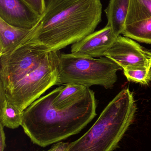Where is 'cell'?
<instances>
[{"mask_svg": "<svg viewBox=\"0 0 151 151\" xmlns=\"http://www.w3.org/2000/svg\"><path fill=\"white\" fill-rule=\"evenodd\" d=\"M121 68L107 58H99L59 54L58 65L59 85L74 83L90 88L100 85L113 88L117 82V72Z\"/></svg>", "mask_w": 151, "mask_h": 151, "instance_id": "cell-4", "label": "cell"}, {"mask_svg": "<svg viewBox=\"0 0 151 151\" xmlns=\"http://www.w3.org/2000/svg\"><path fill=\"white\" fill-rule=\"evenodd\" d=\"M130 0H110L105 10L107 25L111 28L114 35L118 37L122 34L126 26Z\"/></svg>", "mask_w": 151, "mask_h": 151, "instance_id": "cell-10", "label": "cell"}, {"mask_svg": "<svg viewBox=\"0 0 151 151\" xmlns=\"http://www.w3.org/2000/svg\"><path fill=\"white\" fill-rule=\"evenodd\" d=\"M151 18V0H130L126 26Z\"/></svg>", "mask_w": 151, "mask_h": 151, "instance_id": "cell-15", "label": "cell"}, {"mask_svg": "<svg viewBox=\"0 0 151 151\" xmlns=\"http://www.w3.org/2000/svg\"><path fill=\"white\" fill-rule=\"evenodd\" d=\"M49 151V150H48V151Z\"/></svg>", "mask_w": 151, "mask_h": 151, "instance_id": "cell-19", "label": "cell"}, {"mask_svg": "<svg viewBox=\"0 0 151 151\" xmlns=\"http://www.w3.org/2000/svg\"><path fill=\"white\" fill-rule=\"evenodd\" d=\"M124 73L129 81L142 85H148L151 81V69H127Z\"/></svg>", "mask_w": 151, "mask_h": 151, "instance_id": "cell-16", "label": "cell"}, {"mask_svg": "<svg viewBox=\"0 0 151 151\" xmlns=\"http://www.w3.org/2000/svg\"><path fill=\"white\" fill-rule=\"evenodd\" d=\"M117 38L111 27L106 25L103 29L92 33L72 44L71 53L77 56L103 57Z\"/></svg>", "mask_w": 151, "mask_h": 151, "instance_id": "cell-9", "label": "cell"}, {"mask_svg": "<svg viewBox=\"0 0 151 151\" xmlns=\"http://www.w3.org/2000/svg\"><path fill=\"white\" fill-rule=\"evenodd\" d=\"M41 16L44 12L46 0H24Z\"/></svg>", "mask_w": 151, "mask_h": 151, "instance_id": "cell-17", "label": "cell"}, {"mask_svg": "<svg viewBox=\"0 0 151 151\" xmlns=\"http://www.w3.org/2000/svg\"><path fill=\"white\" fill-rule=\"evenodd\" d=\"M123 70L151 69V51L128 37L119 35L105 56Z\"/></svg>", "mask_w": 151, "mask_h": 151, "instance_id": "cell-7", "label": "cell"}, {"mask_svg": "<svg viewBox=\"0 0 151 151\" xmlns=\"http://www.w3.org/2000/svg\"><path fill=\"white\" fill-rule=\"evenodd\" d=\"M23 113L9 102L4 89L0 86V124L11 129L17 128L22 125Z\"/></svg>", "mask_w": 151, "mask_h": 151, "instance_id": "cell-13", "label": "cell"}, {"mask_svg": "<svg viewBox=\"0 0 151 151\" xmlns=\"http://www.w3.org/2000/svg\"><path fill=\"white\" fill-rule=\"evenodd\" d=\"M31 30L12 26L0 19V56L21 44Z\"/></svg>", "mask_w": 151, "mask_h": 151, "instance_id": "cell-11", "label": "cell"}, {"mask_svg": "<svg viewBox=\"0 0 151 151\" xmlns=\"http://www.w3.org/2000/svg\"><path fill=\"white\" fill-rule=\"evenodd\" d=\"M122 34L139 42L151 44V18L127 25Z\"/></svg>", "mask_w": 151, "mask_h": 151, "instance_id": "cell-14", "label": "cell"}, {"mask_svg": "<svg viewBox=\"0 0 151 151\" xmlns=\"http://www.w3.org/2000/svg\"><path fill=\"white\" fill-rule=\"evenodd\" d=\"M56 90L40 97L23 111L21 127L31 142L40 147L78 134L97 115L95 92L90 88L81 98L63 108L52 104Z\"/></svg>", "mask_w": 151, "mask_h": 151, "instance_id": "cell-2", "label": "cell"}, {"mask_svg": "<svg viewBox=\"0 0 151 151\" xmlns=\"http://www.w3.org/2000/svg\"><path fill=\"white\" fill-rule=\"evenodd\" d=\"M41 17L24 0H0V19L12 26L33 29Z\"/></svg>", "mask_w": 151, "mask_h": 151, "instance_id": "cell-8", "label": "cell"}, {"mask_svg": "<svg viewBox=\"0 0 151 151\" xmlns=\"http://www.w3.org/2000/svg\"><path fill=\"white\" fill-rule=\"evenodd\" d=\"M137 110L134 94L129 88L121 91L102 111L91 128L70 143L67 151H113L130 125Z\"/></svg>", "mask_w": 151, "mask_h": 151, "instance_id": "cell-3", "label": "cell"}, {"mask_svg": "<svg viewBox=\"0 0 151 151\" xmlns=\"http://www.w3.org/2000/svg\"><path fill=\"white\" fill-rule=\"evenodd\" d=\"M59 51L51 50L36 69L19 81L12 88L5 91L7 99L20 111L23 112L45 91L59 85L58 65Z\"/></svg>", "mask_w": 151, "mask_h": 151, "instance_id": "cell-5", "label": "cell"}, {"mask_svg": "<svg viewBox=\"0 0 151 151\" xmlns=\"http://www.w3.org/2000/svg\"><path fill=\"white\" fill-rule=\"evenodd\" d=\"M89 88L74 83L64 84L58 87L52 99V104L58 108L69 106L83 97Z\"/></svg>", "mask_w": 151, "mask_h": 151, "instance_id": "cell-12", "label": "cell"}, {"mask_svg": "<svg viewBox=\"0 0 151 151\" xmlns=\"http://www.w3.org/2000/svg\"><path fill=\"white\" fill-rule=\"evenodd\" d=\"M4 128L3 126L0 124V151H4L6 146V137Z\"/></svg>", "mask_w": 151, "mask_h": 151, "instance_id": "cell-18", "label": "cell"}, {"mask_svg": "<svg viewBox=\"0 0 151 151\" xmlns=\"http://www.w3.org/2000/svg\"><path fill=\"white\" fill-rule=\"evenodd\" d=\"M102 9L101 0H46L40 21L24 41L59 51L94 32Z\"/></svg>", "mask_w": 151, "mask_h": 151, "instance_id": "cell-1", "label": "cell"}, {"mask_svg": "<svg viewBox=\"0 0 151 151\" xmlns=\"http://www.w3.org/2000/svg\"><path fill=\"white\" fill-rule=\"evenodd\" d=\"M51 50L46 46L24 41L0 56V86L5 91L36 69Z\"/></svg>", "mask_w": 151, "mask_h": 151, "instance_id": "cell-6", "label": "cell"}]
</instances>
